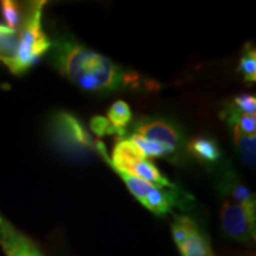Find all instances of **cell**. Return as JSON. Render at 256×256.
I'll return each mask as SVG.
<instances>
[{
	"label": "cell",
	"instance_id": "d6986e66",
	"mask_svg": "<svg viewBox=\"0 0 256 256\" xmlns=\"http://www.w3.org/2000/svg\"><path fill=\"white\" fill-rule=\"evenodd\" d=\"M232 104L242 113L255 115L256 113V98L250 94H238L232 98Z\"/></svg>",
	"mask_w": 256,
	"mask_h": 256
},
{
	"label": "cell",
	"instance_id": "e0dca14e",
	"mask_svg": "<svg viewBox=\"0 0 256 256\" xmlns=\"http://www.w3.org/2000/svg\"><path fill=\"white\" fill-rule=\"evenodd\" d=\"M89 127H90L92 132L98 138L116 136L118 139H124V136L127 134L126 130H119V128L114 127L107 118L101 116V115L92 116L90 119V122H89Z\"/></svg>",
	"mask_w": 256,
	"mask_h": 256
},
{
	"label": "cell",
	"instance_id": "ac0fdd59",
	"mask_svg": "<svg viewBox=\"0 0 256 256\" xmlns=\"http://www.w3.org/2000/svg\"><path fill=\"white\" fill-rule=\"evenodd\" d=\"M18 44V32L11 30L5 24H0V60L11 57Z\"/></svg>",
	"mask_w": 256,
	"mask_h": 256
},
{
	"label": "cell",
	"instance_id": "9c48e42d",
	"mask_svg": "<svg viewBox=\"0 0 256 256\" xmlns=\"http://www.w3.org/2000/svg\"><path fill=\"white\" fill-rule=\"evenodd\" d=\"M186 151L202 164L212 166L222 158V150L215 138L200 136L186 142Z\"/></svg>",
	"mask_w": 256,
	"mask_h": 256
},
{
	"label": "cell",
	"instance_id": "5b68a950",
	"mask_svg": "<svg viewBox=\"0 0 256 256\" xmlns=\"http://www.w3.org/2000/svg\"><path fill=\"white\" fill-rule=\"evenodd\" d=\"M146 140L160 142L168 146L180 156L186 150L183 130L174 121L168 119L142 120L134 126V133Z\"/></svg>",
	"mask_w": 256,
	"mask_h": 256
},
{
	"label": "cell",
	"instance_id": "7c38bea8",
	"mask_svg": "<svg viewBox=\"0 0 256 256\" xmlns=\"http://www.w3.org/2000/svg\"><path fill=\"white\" fill-rule=\"evenodd\" d=\"M130 140H132V142L136 144L140 150H142L145 156H152V158H164L174 162H178L179 158H180L177 153L174 152L171 148H168V146L162 145V144L160 142L146 140L142 136H136V134H132V136H130Z\"/></svg>",
	"mask_w": 256,
	"mask_h": 256
},
{
	"label": "cell",
	"instance_id": "5bb4252c",
	"mask_svg": "<svg viewBox=\"0 0 256 256\" xmlns=\"http://www.w3.org/2000/svg\"><path fill=\"white\" fill-rule=\"evenodd\" d=\"M113 170L120 176V178L124 182V184H126L128 190H130V194H132L133 196L140 202V204H142V202L146 200V197L156 188L152 184L147 183L146 180L136 177V176H133L128 174V172L121 171V170H118V168H113Z\"/></svg>",
	"mask_w": 256,
	"mask_h": 256
},
{
	"label": "cell",
	"instance_id": "277c9868",
	"mask_svg": "<svg viewBox=\"0 0 256 256\" xmlns=\"http://www.w3.org/2000/svg\"><path fill=\"white\" fill-rule=\"evenodd\" d=\"M223 232L228 238L241 243H252L256 236V216L235 202L224 198L220 210Z\"/></svg>",
	"mask_w": 256,
	"mask_h": 256
},
{
	"label": "cell",
	"instance_id": "6da1fadb",
	"mask_svg": "<svg viewBox=\"0 0 256 256\" xmlns=\"http://www.w3.org/2000/svg\"><path fill=\"white\" fill-rule=\"evenodd\" d=\"M49 62L76 87L96 94L136 90L146 82L138 72H128L69 36L52 42Z\"/></svg>",
	"mask_w": 256,
	"mask_h": 256
},
{
	"label": "cell",
	"instance_id": "ba28073f",
	"mask_svg": "<svg viewBox=\"0 0 256 256\" xmlns=\"http://www.w3.org/2000/svg\"><path fill=\"white\" fill-rule=\"evenodd\" d=\"M217 186L228 200L235 202L244 208L249 214L256 216L255 196L252 191L242 183L238 174L230 168H220L217 174Z\"/></svg>",
	"mask_w": 256,
	"mask_h": 256
},
{
	"label": "cell",
	"instance_id": "4fadbf2b",
	"mask_svg": "<svg viewBox=\"0 0 256 256\" xmlns=\"http://www.w3.org/2000/svg\"><path fill=\"white\" fill-rule=\"evenodd\" d=\"M25 11L23 6L17 2H14V0H2V2H0L2 17L6 23V26L14 31L20 28L25 17Z\"/></svg>",
	"mask_w": 256,
	"mask_h": 256
},
{
	"label": "cell",
	"instance_id": "52a82bcc",
	"mask_svg": "<svg viewBox=\"0 0 256 256\" xmlns=\"http://www.w3.org/2000/svg\"><path fill=\"white\" fill-rule=\"evenodd\" d=\"M0 247L5 256H46L30 236L19 230L0 211Z\"/></svg>",
	"mask_w": 256,
	"mask_h": 256
},
{
	"label": "cell",
	"instance_id": "ffe728a7",
	"mask_svg": "<svg viewBox=\"0 0 256 256\" xmlns=\"http://www.w3.org/2000/svg\"><path fill=\"white\" fill-rule=\"evenodd\" d=\"M209 256H216L215 254H214V252H212V248H210V250H209Z\"/></svg>",
	"mask_w": 256,
	"mask_h": 256
},
{
	"label": "cell",
	"instance_id": "3957f363",
	"mask_svg": "<svg viewBox=\"0 0 256 256\" xmlns=\"http://www.w3.org/2000/svg\"><path fill=\"white\" fill-rule=\"evenodd\" d=\"M46 134L51 145L60 156L74 162H90L95 140L78 116L66 110H57L48 120Z\"/></svg>",
	"mask_w": 256,
	"mask_h": 256
},
{
	"label": "cell",
	"instance_id": "8fae6325",
	"mask_svg": "<svg viewBox=\"0 0 256 256\" xmlns=\"http://www.w3.org/2000/svg\"><path fill=\"white\" fill-rule=\"evenodd\" d=\"M232 139L235 144L236 150L240 153L243 162L249 168H255V146L256 139L255 136H248L243 133L238 127H232Z\"/></svg>",
	"mask_w": 256,
	"mask_h": 256
},
{
	"label": "cell",
	"instance_id": "2e32d148",
	"mask_svg": "<svg viewBox=\"0 0 256 256\" xmlns=\"http://www.w3.org/2000/svg\"><path fill=\"white\" fill-rule=\"evenodd\" d=\"M238 72L246 82L252 84L256 81V51L254 46L248 44L243 50V54L238 62Z\"/></svg>",
	"mask_w": 256,
	"mask_h": 256
},
{
	"label": "cell",
	"instance_id": "7a4b0ae2",
	"mask_svg": "<svg viewBox=\"0 0 256 256\" xmlns=\"http://www.w3.org/2000/svg\"><path fill=\"white\" fill-rule=\"evenodd\" d=\"M46 4L44 0L28 2L18 34L16 52L11 57L0 60L14 75L20 76L28 72L52 46V40L46 36L42 24Z\"/></svg>",
	"mask_w": 256,
	"mask_h": 256
},
{
	"label": "cell",
	"instance_id": "30bf717a",
	"mask_svg": "<svg viewBox=\"0 0 256 256\" xmlns=\"http://www.w3.org/2000/svg\"><path fill=\"white\" fill-rule=\"evenodd\" d=\"M128 174L144 179L156 188H162V190H176V188H178L177 185L171 183L168 178L162 174L160 170L146 158L138 162L136 165H134Z\"/></svg>",
	"mask_w": 256,
	"mask_h": 256
},
{
	"label": "cell",
	"instance_id": "9a60e30c",
	"mask_svg": "<svg viewBox=\"0 0 256 256\" xmlns=\"http://www.w3.org/2000/svg\"><path fill=\"white\" fill-rule=\"evenodd\" d=\"M133 113L130 107L122 100L115 101L108 110V118L110 124L119 130H126V127L132 121Z\"/></svg>",
	"mask_w": 256,
	"mask_h": 256
},
{
	"label": "cell",
	"instance_id": "8992f818",
	"mask_svg": "<svg viewBox=\"0 0 256 256\" xmlns=\"http://www.w3.org/2000/svg\"><path fill=\"white\" fill-rule=\"evenodd\" d=\"M171 232L182 256H209L210 243L190 216L176 215Z\"/></svg>",
	"mask_w": 256,
	"mask_h": 256
},
{
	"label": "cell",
	"instance_id": "44dd1931",
	"mask_svg": "<svg viewBox=\"0 0 256 256\" xmlns=\"http://www.w3.org/2000/svg\"><path fill=\"white\" fill-rule=\"evenodd\" d=\"M0 88H4V86H0Z\"/></svg>",
	"mask_w": 256,
	"mask_h": 256
}]
</instances>
